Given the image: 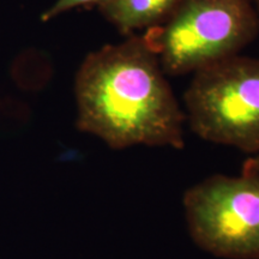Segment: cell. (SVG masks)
Instances as JSON below:
<instances>
[{
	"mask_svg": "<svg viewBox=\"0 0 259 259\" xmlns=\"http://www.w3.org/2000/svg\"><path fill=\"white\" fill-rule=\"evenodd\" d=\"M179 0H106L100 14L125 36L156 28L169 17Z\"/></svg>",
	"mask_w": 259,
	"mask_h": 259,
	"instance_id": "obj_5",
	"label": "cell"
},
{
	"mask_svg": "<svg viewBox=\"0 0 259 259\" xmlns=\"http://www.w3.org/2000/svg\"><path fill=\"white\" fill-rule=\"evenodd\" d=\"M253 0H179L169 17L145 31L168 76H181L238 56L257 37Z\"/></svg>",
	"mask_w": 259,
	"mask_h": 259,
	"instance_id": "obj_2",
	"label": "cell"
},
{
	"mask_svg": "<svg viewBox=\"0 0 259 259\" xmlns=\"http://www.w3.org/2000/svg\"><path fill=\"white\" fill-rule=\"evenodd\" d=\"M184 102L199 138L259 154V58L238 54L193 73Z\"/></svg>",
	"mask_w": 259,
	"mask_h": 259,
	"instance_id": "obj_3",
	"label": "cell"
},
{
	"mask_svg": "<svg viewBox=\"0 0 259 259\" xmlns=\"http://www.w3.org/2000/svg\"><path fill=\"white\" fill-rule=\"evenodd\" d=\"M189 234L203 251L226 259H259V174H215L184 193Z\"/></svg>",
	"mask_w": 259,
	"mask_h": 259,
	"instance_id": "obj_4",
	"label": "cell"
},
{
	"mask_svg": "<svg viewBox=\"0 0 259 259\" xmlns=\"http://www.w3.org/2000/svg\"><path fill=\"white\" fill-rule=\"evenodd\" d=\"M74 95L77 128L114 150L185 147V113L144 35L89 53L77 71Z\"/></svg>",
	"mask_w": 259,
	"mask_h": 259,
	"instance_id": "obj_1",
	"label": "cell"
},
{
	"mask_svg": "<svg viewBox=\"0 0 259 259\" xmlns=\"http://www.w3.org/2000/svg\"><path fill=\"white\" fill-rule=\"evenodd\" d=\"M106 0H56L54 4L50 6L41 16L42 22H50L58 16L65 14V12L72 11L76 9H92L97 8Z\"/></svg>",
	"mask_w": 259,
	"mask_h": 259,
	"instance_id": "obj_6",
	"label": "cell"
},
{
	"mask_svg": "<svg viewBox=\"0 0 259 259\" xmlns=\"http://www.w3.org/2000/svg\"><path fill=\"white\" fill-rule=\"evenodd\" d=\"M245 173H257L259 174V154L247 157L242 164V170Z\"/></svg>",
	"mask_w": 259,
	"mask_h": 259,
	"instance_id": "obj_7",
	"label": "cell"
},
{
	"mask_svg": "<svg viewBox=\"0 0 259 259\" xmlns=\"http://www.w3.org/2000/svg\"><path fill=\"white\" fill-rule=\"evenodd\" d=\"M253 3H254L255 10H257V12H258V16H259V0H253Z\"/></svg>",
	"mask_w": 259,
	"mask_h": 259,
	"instance_id": "obj_8",
	"label": "cell"
}]
</instances>
